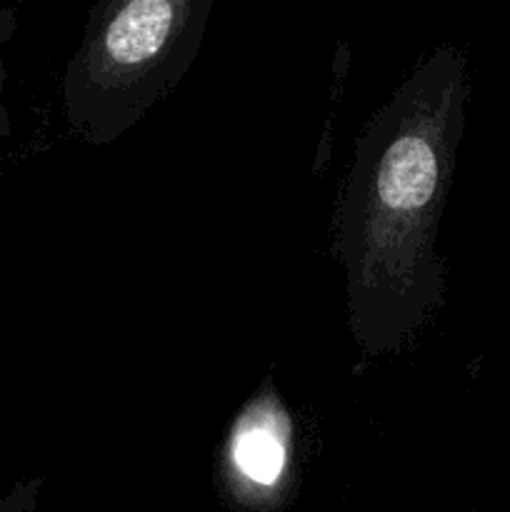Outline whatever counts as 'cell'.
Wrapping results in <instances>:
<instances>
[{
	"label": "cell",
	"instance_id": "obj_1",
	"mask_svg": "<svg viewBox=\"0 0 510 512\" xmlns=\"http://www.w3.org/2000/svg\"><path fill=\"white\" fill-rule=\"evenodd\" d=\"M468 98V58L443 45L355 140L333 213V255L345 270L350 333L363 358L398 353L443 305L438 228Z\"/></svg>",
	"mask_w": 510,
	"mask_h": 512
},
{
	"label": "cell",
	"instance_id": "obj_2",
	"mask_svg": "<svg viewBox=\"0 0 510 512\" xmlns=\"http://www.w3.org/2000/svg\"><path fill=\"white\" fill-rule=\"evenodd\" d=\"M213 0H105L90 8L63 78L65 118L110 145L173 93L203 45Z\"/></svg>",
	"mask_w": 510,
	"mask_h": 512
},
{
	"label": "cell",
	"instance_id": "obj_3",
	"mask_svg": "<svg viewBox=\"0 0 510 512\" xmlns=\"http://www.w3.org/2000/svg\"><path fill=\"white\" fill-rule=\"evenodd\" d=\"M215 483L235 512H280L298 493L295 418L270 378L230 423Z\"/></svg>",
	"mask_w": 510,
	"mask_h": 512
},
{
	"label": "cell",
	"instance_id": "obj_4",
	"mask_svg": "<svg viewBox=\"0 0 510 512\" xmlns=\"http://www.w3.org/2000/svg\"><path fill=\"white\" fill-rule=\"evenodd\" d=\"M43 478H23L0 493V512H35L38 510Z\"/></svg>",
	"mask_w": 510,
	"mask_h": 512
},
{
	"label": "cell",
	"instance_id": "obj_5",
	"mask_svg": "<svg viewBox=\"0 0 510 512\" xmlns=\"http://www.w3.org/2000/svg\"><path fill=\"white\" fill-rule=\"evenodd\" d=\"M15 30H18V15H15L13 8L8 5H0V143L10 138V113L3 103V90H5V60H3V50L8 45V40L13 38Z\"/></svg>",
	"mask_w": 510,
	"mask_h": 512
}]
</instances>
